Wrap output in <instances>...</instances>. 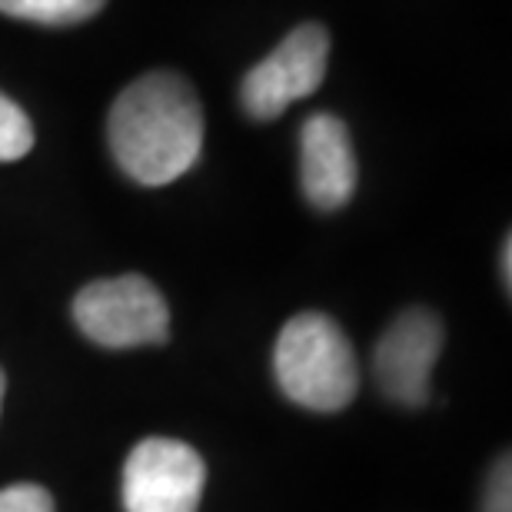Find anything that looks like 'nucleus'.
Here are the masks:
<instances>
[{
    "instance_id": "f257e3e1",
    "label": "nucleus",
    "mask_w": 512,
    "mask_h": 512,
    "mask_svg": "<svg viewBox=\"0 0 512 512\" xmlns=\"http://www.w3.org/2000/svg\"><path fill=\"white\" fill-rule=\"evenodd\" d=\"M107 140L130 180L143 187H167L200 160V100L180 74H143L110 107Z\"/></svg>"
},
{
    "instance_id": "f03ea898",
    "label": "nucleus",
    "mask_w": 512,
    "mask_h": 512,
    "mask_svg": "<svg viewBox=\"0 0 512 512\" xmlns=\"http://www.w3.org/2000/svg\"><path fill=\"white\" fill-rule=\"evenodd\" d=\"M276 383L296 406L340 413L360 389V363L346 333L323 313H300L280 330L273 353Z\"/></svg>"
},
{
    "instance_id": "7ed1b4c3",
    "label": "nucleus",
    "mask_w": 512,
    "mask_h": 512,
    "mask_svg": "<svg viewBox=\"0 0 512 512\" xmlns=\"http://www.w3.org/2000/svg\"><path fill=\"white\" fill-rule=\"evenodd\" d=\"M74 320L80 333L104 350L160 346L170 336V306L140 273L84 286L74 300Z\"/></svg>"
},
{
    "instance_id": "20e7f679",
    "label": "nucleus",
    "mask_w": 512,
    "mask_h": 512,
    "mask_svg": "<svg viewBox=\"0 0 512 512\" xmlns=\"http://www.w3.org/2000/svg\"><path fill=\"white\" fill-rule=\"evenodd\" d=\"M330 60V34L320 24H300L270 57L247 70L240 104L253 120H276L296 100L320 90Z\"/></svg>"
},
{
    "instance_id": "39448f33",
    "label": "nucleus",
    "mask_w": 512,
    "mask_h": 512,
    "mask_svg": "<svg viewBox=\"0 0 512 512\" xmlns=\"http://www.w3.org/2000/svg\"><path fill=\"white\" fill-rule=\"evenodd\" d=\"M207 463L180 439L150 436L124 463L127 512H200Z\"/></svg>"
},
{
    "instance_id": "423d86ee",
    "label": "nucleus",
    "mask_w": 512,
    "mask_h": 512,
    "mask_svg": "<svg viewBox=\"0 0 512 512\" xmlns=\"http://www.w3.org/2000/svg\"><path fill=\"white\" fill-rule=\"evenodd\" d=\"M443 353V323L433 310H406L380 336L373 353L376 386L399 406H426L429 373Z\"/></svg>"
},
{
    "instance_id": "0eeeda50",
    "label": "nucleus",
    "mask_w": 512,
    "mask_h": 512,
    "mask_svg": "<svg viewBox=\"0 0 512 512\" xmlns=\"http://www.w3.org/2000/svg\"><path fill=\"white\" fill-rule=\"evenodd\" d=\"M300 180L316 210H340L353 200L360 167L350 130L340 117L313 114L300 130Z\"/></svg>"
},
{
    "instance_id": "6e6552de",
    "label": "nucleus",
    "mask_w": 512,
    "mask_h": 512,
    "mask_svg": "<svg viewBox=\"0 0 512 512\" xmlns=\"http://www.w3.org/2000/svg\"><path fill=\"white\" fill-rule=\"evenodd\" d=\"M107 0H0V14L44 27H74L104 10Z\"/></svg>"
},
{
    "instance_id": "1a4fd4ad",
    "label": "nucleus",
    "mask_w": 512,
    "mask_h": 512,
    "mask_svg": "<svg viewBox=\"0 0 512 512\" xmlns=\"http://www.w3.org/2000/svg\"><path fill=\"white\" fill-rule=\"evenodd\" d=\"M34 147V124L7 94H0V163L27 157Z\"/></svg>"
},
{
    "instance_id": "9d476101",
    "label": "nucleus",
    "mask_w": 512,
    "mask_h": 512,
    "mask_svg": "<svg viewBox=\"0 0 512 512\" xmlns=\"http://www.w3.org/2000/svg\"><path fill=\"white\" fill-rule=\"evenodd\" d=\"M0 512H54V499L44 486L14 483L0 489Z\"/></svg>"
},
{
    "instance_id": "9b49d317",
    "label": "nucleus",
    "mask_w": 512,
    "mask_h": 512,
    "mask_svg": "<svg viewBox=\"0 0 512 512\" xmlns=\"http://www.w3.org/2000/svg\"><path fill=\"white\" fill-rule=\"evenodd\" d=\"M512 496V479H509V456H503V463L493 469L489 479V493H486V512H512L509 506Z\"/></svg>"
},
{
    "instance_id": "f8f14e48",
    "label": "nucleus",
    "mask_w": 512,
    "mask_h": 512,
    "mask_svg": "<svg viewBox=\"0 0 512 512\" xmlns=\"http://www.w3.org/2000/svg\"><path fill=\"white\" fill-rule=\"evenodd\" d=\"M503 280L506 286L512 283V243L506 240V247H503Z\"/></svg>"
},
{
    "instance_id": "ddd939ff",
    "label": "nucleus",
    "mask_w": 512,
    "mask_h": 512,
    "mask_svg": "<svg viewBox=\"0 0 512 512\" xmlns=\"http://www.w3.org/2000/svg\"><path fill=\"white\" fill-rule=\"evenodd\" d=\"M4 389H7V380H4V370H0V406H4Z\"/></svg>"
}]
</instances>
